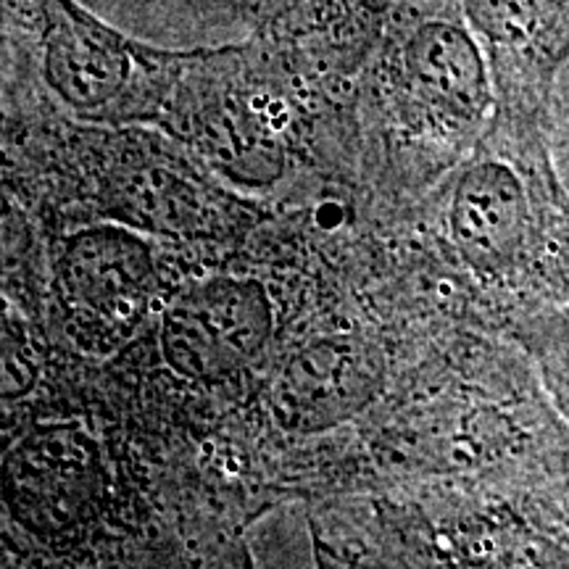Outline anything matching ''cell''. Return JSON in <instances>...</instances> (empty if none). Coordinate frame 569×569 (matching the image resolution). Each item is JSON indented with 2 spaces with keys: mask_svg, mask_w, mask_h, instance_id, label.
<instances>
[{
  "mask_svg": "<svg viewBox=\"0 0 569 569\" xmlns=\"http://www.w3.org/2000/svg\"><path fill=\"white\" fill-rule=\"evenodd\" d=\"M443 230L459 264L486 288L569 303V198L546 132L490 122L453 167Z\"/></svg>",
  "mask_w": 569,
  "mask_h": 569,
  "instance_id": "cell-1",
  "label": "cell"
},
{
  "mask_svg": "<svg viewBox=\"0 0 569 569\" xmlns=\"http://www.w3.org/2000/svg\"><path fill=\"white\" fill-rule=\"evenodd\" d=\"M386 386V365L377 348L359 336H327L288 359L269 390L277 427L311 436L369 409Z\"/></svg>",
  "mask_w": 569,
  "mask_h": 569,
  "instance_id": "cell-7",
  "label": "cell"
},
{
  "mask_svg": "<svg viewBox=\"0 0 569 569\" xmlns=\"http://www.w3.org/2000/svg\"><path fill=\"white\" fill-rule=\"evenodd\" d=\"M488 56L493 122L543 130L553 77L569 61V0H459Z\"/></svg>",
  "mask_w": 569,
  "mask_h": 569,
  "instance_id": "cell-6",
  "label": "cell"
},
{
  "mask_svg": "<svg viewBox=\"0 0 569 569\" xmlns=\"http://www.w3.org/2000/svg\"><path fill=\"white\" fill-rule=\"evenodd\" d=\"M101 465L88 436L74 427L34 432L6 465V503L30 530L63 532L88 515Z\"/></svg>",
  "mask_w": 569,
  "mask_h": 569,
  "instance_id": "cell-8",
  "label": "cell"
},
{
  "mask_svg": "<svg viewBox=\"0 0 569 569\" xmlns=\"http://www.w3.org/2000/svg\"><path fill=\"white\" fill-rule=\"evenodd\" d=\"M6 30L69 117L98 127L156 124L182 140L193 69L203 51L132 40L77 0H3Z\"/></svg>",
  "mask_w": 569,
  "mask_h": 569,
  "instance_id": "cell-3",
  "label": "cell"
},
{
  "mask_svg": "<svg viewBox=\"0 0 569 569\" xmlns=\"http://www.w3.org/2000/svg\"><path fill=\"white\" fill-rule=\"evenodd\" d=\"M274 340V306L264 284L217 274L163 303L161 356L190 382H222L264 359Z\"/></svg>",
  "mask_w": 569,
  "mask_h": 569,
  "instance_id": "cell-5",
  "label": "cell"
},
{
  "mask_svg": "<svg viewBox=\"0 0 569 569\" xmlns=\"http://www.w3.org/2000/svg\"><path fill=\"white\" fill-rule=\"evenodd\" d=\"M532 346L549 377V386L559 398V407L569 415V303H561V309L551 315L538 317Z\"/></svg>",
  "mask_w": 569,
  "mask_h": 569,
  "instance_id": "cell-10",
  "label": "cell"
},
{
  "mask_svg": "<svg viewBox=\"0 0 569 569\" xmlns=\"http://www.w3.org/2000/svg\"><path fill=\"white\" fill-rule=\"evenodd\" d=\"M365 103L411 169L457 167L478 146L496 88L459 0H401L369 56Z\"/></svg>",
  "mask_w": 569,
  "mask_h": 569,
  "instance_id": "cell-2",
  "label": "cell"
},
{
  "mask_svg": "<svg viewBox=\"0 0 569 569\" xmlns=\"http://www.w3.org/2000/svg\"><path fill=\"white\" fill-rule=\"evenodd\" d=\"M401 0H264L261 38L317 74L356 71Z\"/></svg>",
  "mask_w": 569,
  "mask_h": 569,
  "instance_id": "cell-9",
  "label": "cell"
},
{
  "mask_svg": "<svg viewBox=\"0 0 569 569\" xmlns=\"http://www.w3.org/2000/svg\"><path fill=\"white\" fill-rule=\"evenodd\" d=\"M161 290L159 253L132 227H80L56 251V301L84 351H113L130 340L156 309H163Z\"/></svg>",
  "mask_w": 569,
  "mask_h": 569,
  "instance_id": "cell-4",
  "label": "cell"
}]
</instances>
